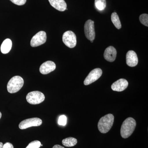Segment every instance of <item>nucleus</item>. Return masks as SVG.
<instances>
[{
    "label": "nucleus",
    "mask_w": 148,
    "mask_h": 148,
    "mask_svg": "<svg viewBox=\"0 0 148 148\" xmlns=\"http://www.w3.org/2000/svg\"><path fill=\"white\" fill-rule=\"evenodd\" d=\"M136 126V121L131 117L127 118L123 123L121 129V135L123 138H127L131 136Z\"/></svg>",
    "instance_id": "nucleus-1"
},
{
    "label": "nucleus",
    "mask_w": 148,
    "mask_h": 148,
    "mask_svg": "<svg viewBox=\"0 0 148 148\" xmlns=\"http://www.w3.org/2000/svg\"><path fill=\"white\" fill-rule=\"evenodd\" d=\"M114 121V116L109 114L102 117L98 123V128L102 133H107L112 128Z\"/></svg>",
    "instance_id": "nucleus-2"
},
{
    "label": "nucleus",
    "mask_w": 148,
    "mask_h": 148,
    "mask_svg": "<svg viewBox=\"0 0 148 148\" xmlns=\"http://www.w3.org/2000/svg\"><path fill=\"white\" fill-rule=\"evenodd\" d=\"M24 81L21 77L15 76L12 78L7 84V90L10 93H15L23 87Z\"/></svg>",
    "instance_id": "nucleus-3"
},
{
    "label": "nucleus",
    "mask_w": 148,
    "mask_h": 148,
    "mask_svg": "<svg viewBox=\"0 0 148 148\" xmlns=\"http://www.w3.org/2000/svg\"><path fill=\"white\" fill-rule=\"evenodd\" d=\"M27 101L32 105H37L45 101V96L43 93L39 91H34L29 92L26 97Z\"/></svg>",
    "instance_id": "nucleus-4"
},
{
    "label": "nucleus",
    "mask_w": 148,
    "mask_h": 148,
    "mask_svg": "<svg viewBox=\"0 0 148 148\" xmlns=\"http://www.w3.org/2000/svg\"><path fill=\"white\" fill-rule=\"evenodd\" d=\"M62 39L64 44L70 48L75 47L76 45V36L72 31H69L65 32L63 34Z\"/></svg>",
    "instance_id": "nucleus-5"
},
{
    "label": "nucleus",
    "mask_w": 148,
    "mask_h": 148,
    "mask_svg": "<svg viewBox=\"0 0 148 148\" xmlns=\"http://www.w3.org/2000/svg\"><path fill=\"white\" fill-rule=\"evenodd\" d=\"M42 120L38 118H32L22 121L19 123L18 127L20 129H27L33 126H39L42 124Z\"/></svg>",
    "instance_id": "nucleus-6"
},
{
    "label": "nucleus",
    "mask_w": 148,
    "mask_h": 148,
    "mask_svg": "<svg viewBox=\"0 0 148 148\" xmlns=\"http://www.w3.org/2000/svg\"><path fill=\"white\" fill-rule=\"evenodd\" d=\"M103 73L102 70L99 68L92 70L88 75L84 82L85 85H88L99 79Z\"/></svg>",
    "instance_id": "nucleus-7"
},
{
    "label": "nucleus",
    "mask_w": 148,
    "mask_h": 148,
    "mask_svg": "<svg viewBox=\"0 0 148 148\" xmlns=\"http://www.w3.org/2000/svg\"><path fill=\"white\" fill-rule=\"evenodd\" d=\"M84 29L85 35L87 39L94 40L95 36L94 21L90 19L87 20L85 24Z\"/></svg>",
    "instance_id": "nucleus-8"
},
{
    "label": "nucleus",
    "mask_w": 148,
    "mask_h": 148,
    "mask_svg": "<svg viewBox=\"0 0 148 148\" xmlns=\"http://www.w3.org/2000/svg\"><path fill=\"white\" fill-rule=\"evenodd\" d=\"M46 40V33L44 31H40L33 36L30 44L32 47H36L44 44Z\"/></svg>",
    "instance_id": "nucleus-9"
},
{
    "label": "nucleus",
    "mask_w": 148,
    "mask_h": 148,
    "mask_svg": "<svg viewBox=\"0 0 148 148\" xmlns=\"http://www.w3.org/2000/svg\"><path fill=\"white\" fill-rule=\"evenodd\" d=\"M128 83L124 79H120L114 83L111 86L112 90L114 91L121 92L125 90L127 87Z\"/></svg>",
    "instance_id": "nucleus-10"
},
{
    "label": "nucleus",
    "mask_w": 148,
    "mask_h": 148,
    "mask_svg": "<svg viewBox=\"0 0 148 148\" xmlns=\"http://www.w3.org/2000/svg\"><path fill=\"white\" fill-rule=\"evenodd\" d=\"M56 66L54 62L51 61H47L43 63L40 68V72L43 75H46L53 71L55 70Z\"/></svg>",
    "instance_id": "nucleus-11"
},
{
    "label": "nucleus",
    "mask_w": 148,
    "mask_h": 148,
    "mask_svg": "<svg viewBox=\"0 0 148 148\" xmlns=\"http://www.w3.org/2000/svg\"><path fill=\"white\" fill-rule=\"evenodd\" d=\"M126 64L130 67H135L138 65V59L137 54L133 51H129L126 56Z\"/></svg>",
    "instance_id": "nucleus-12"
},
{
    "label": "nucleus",
    "mask_w": 148,
    "mask_h": 148,
    "mask_svg": "<svg viewBox=\"0 0 148 148\" xmlns=\"http://www.w3.org/2000/svg\"><path fill=\"white\" fill-rule=\"evenodd\" d=\"M116 49L114 47L110 46L105 50L104 53V58L109 62H114L116 58Z\"/></svg>",
    "instance_id": "nucleus-13"
},
{
    "label": "nucleus",
    "mask_w": 148,
    "mask_h": 148,
    "mask_svg": "<svg viewBox=\"0 0 148 148\" xmlns=\"http://www.w3.org/2000/svg\"><path fill=\"white\" fill-rule=\"evenodd\" d=\"M51 5L60 11L63 12L66 10L67 4L64 0H49Z\"/></svg>",
    "instance_id": "nucleus-14"
},
{
    "label": "nucleus",
    "mask_w": 148,
    "mask_h": 148,
    "mask_svg": "<svg viewBox=\"0 0 148 148\" xmlns=\"http://www.w3.org/2000/svg\"><path fill=\"white\" fill-rule=\"evenodd\" d=\"M12 47V42L10 39H6L3 42L1 45V50L3 54L9 53Z\"/></svg>",
    "instance_id": "nucleus-15"
},
{
    "label": "nucleus",
    "mask_w": 148,
    "mask_h": 148,
    "mask_svg": "<svg viewBox=\"0 0 148 148\" xmlns=\"http://www.w3.org/2000/svg\"><path fill=\"white\" fill-rule=\"evenodd\" d=\"M77 143V141L75 138L70 137L66 138L62 140V144L66 147H72L75 145Z\"/></svg>",
    "instance_id": "nucleus-16"
},
{
    "label": "nucleus",
    "mask_w": 148,
    "mask_h": 148,
    "mask_svg": "<svg viewBox=\"0 0 148 148\" xmlns=\"http://www.w3.org/2000/svg\"><path fill=\"white\" fill-rule=\"evenodd\" d=\"M111 20L113 24L118 29H121V24L119 17L116 12H113L111 15Z\"/></svg>",
    "instance_id": "nucleus-17"
},
{
    "label": "nucleus",
    "mask_w": 148,
    "mask_h": 148,
    "mask_svg": "<svg viewBox=\"0 0 148 148\" xmlns=\"http://www.w3.org/2000/svg\"><path fill=\"white\" fill-rule=\"evenodd\" d=\"M95 5L98 10H104L106 7V0H95Z\"/></svg>",
    "instance_id": "nucleus-18"
},
{
    "label": "nucleus",
    "mask_w": 148,
    "mask_h": 148,
    "mask_svg": "<svg viewBox=\"0 0 148 148\" xmlns=\"http://www.w3.org/2000/svg\"><path fill=\"white\" fill-rule=\"evenodd\" d=\"M140 21L141 23L145 26L148 27V15L146 14H143L140 16Z\"/></svg>",
    "instance_id": "nucleus-19"
},
{
    "label": "nucleus",
    "mask_w": 148,
    "mask_h": 148,
    "mask_svg": "<svg viewBox=\"0 0 148 148\" xmlns=\"http://www.w3.org/2000/svg\"><path fill=\"white\" fill-rule=\"evenodd\" d=\"M40 142L38 140H35L29 143L26 148H39L40 147Z\"/></svg>",
    "instance_id": "nucleus-20"
},
{
    "label": "nucleus",
    "mask_w": 148,
    "mask_h": 148,
    "mask_svg": "<svg viewBox=\"0 0 148 148\" xmlns=\"http://www.w3.org/2000/svg\"><path fill=\"white\" fill-rule=\"evenodd\" d=\"M67 117L64 115L59 116L58 119V124L60 125L65 126L67 124Z\"/></svg>",
    "instance_id": "nucleus-21"
},
{
    "label": "nucleus",
    "mask_w": 148,
    "mask_h": 148,
    "mask_svg": "<svg viewBox=\"0 0 148 148\" xmlns=\"http://www.w3.org/2000/svg\"><path fill=\"white\" fill-rule=\"evenodd\" d=\"M10 1L13 3L18 5H24L27 1V0H10Z\"/></svg>",
    "instance_id": "nucleus-22"
},
{
    "label": "nucleus",
    "mask_w": 148,
    "mask_h": 148,
    "mask_svg": "<svg viewBox=\"0 0 148 148\" xmlns=\"http://www.w3.org/2000/svg\"><path fill=\"white\" fill-rule=\"evenodd\" d=\"M2 148H14V147L11 143H6L3 145Z\"/></svg>",
    "instance_id": "nucleus-23"
},
{
    "label": "nucleus",
    "mask_w": 148,
    "mask_h": 148,
    "mask_svg": "<svg viewBox=\"0 0 148 148\" xmlns=\"http://www.w3.org/2000/svg\"><path fill=\"white\" fill-rule=\"evenodd\" d=\"M52 148H65L64 147H62L61 145H55L53 146Z\"/></svg>",
    "instance_id": "nucleus-24"
},
{
    "label": "nucleus",
    "mask_w": 148,
    "mask_h": 148,
    "mask_svg": "<svg viewBox=\"0 0 148 148\" xmlns=\"http://www.w3.org/2000/svg\"><path fill=\"white\" fill-rule=\"evenodd\" d=\"M3 145L2 143H0V148H2Z\"/></svg>",
    "instance_id": "nucleus-25"
},
{
    "label": "nucleus",
    "mask_w": 148,
    "mask_h": 148,
    "mask_svg": "<svg viewBox=\"0 0 148 148\" xmlns=\"http://www.w3.org/2000/svg\"><path fill=\"white\" fill-rule=\"evenodd\" d=\"M1 116H2V114H1V112H0V119H1Z\"/></svg>",
    "instance_id": "nucleus-26"
},
{
    "label": "nucleus",
    "mask_w": 148,
    "mask_h": 148,
    "mask_svg": "<svg viewBox=\"0 0 148 148\" xmlns=\"http://www.w3.org/2000/svg\"><path fill=\"white\" fill-rule=\"evenodd\" d=\"M93 40H91L90 41V42H93Z\"/></svg>",
    "instance_id": "nucleus-27"
}]
</instances>
